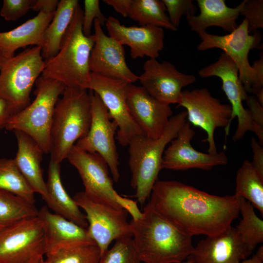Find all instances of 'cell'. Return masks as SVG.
<instances>
[{
	"mask_svg": "<svg viewBox=\"0 0 263 263\" xmlns=\"http://www.w3.org/2000/svg\"><path fill=\"white\" fill-rule=\"evenodd\" d=\"M149 205L191 236L218 235L240 214L239 197L209 194L176 181H157Z\"/></svg>",
	"mask_w": 263,
	"mask_h": 263,
	"instance_id": "6da1fadb",
	"label": "cell"
},
{
	"mask_svg": "<svg viewBox=\"0 0 263 263\" xmlns=\"http://www.w3.org/2000/svg\"><path fill=\"white\" fill-rule=\"evenodd\" d=\"M141 262L181 263L192 253V236L155 210L148 203L142 217L130 223Z\"/></svg>",
	"mask_w": 263,
	"mask_h": 263,
	"instance_id": "7a4b0ae2",
	"label": "cell"
},
{
	"mask_svg": "<svg viewBox=\"0 0 263 263\" xmlns=\"http://www.w3.org/2000/svg\"><path fill=\"white\" fill-rule=\"evenodd\" d=\"M83 10L78 4L63 37L57 54L45 60L42 77L58 81L66 87L88 90L90 80L89 58L94 45L93 35L82 30Z\"/></svg>",
	"mask_w": 263,
	"mask_h": 263,
	"instance_id": "3957f363",
	"label": "cell"
},
{
	"mask_svg": "<svg viewBox=\"0 0 263 263\" xmlns=\"http://www.w3.org/2000/svg\"><path fill=\"white\" fill-rule=\"evenodd\" d=\"M187 121L186 110L171 116L162 135L156 139L144 134L130 142L128 164L131 172V186L135 191L137 201L144 205L162 169V162L167 145L177 135Z\"/></svg>",
	"mask_w": 263,
	"mask_h": 263,
	"instance_id": "277c9868",
	"label": "cell"
},
{
	"mask_svg": "<svg viewBox=\"0 0 263 263\" xmlns=\"http://www.w3.org/2000/svg\"><path fill=\"white\" fill-rule=\"evenodd\" d=\"M54 109L51 131V160L67 158L75 143L88 133L91 123V99L87 89L66 87Z\"/></svg>",
	"mask_w": 263,
	"mask_h": 263,
	"instance_id": "5b68a950",
	"label": "cell"
},
{
	"mask_svg": "<svg viewBox=\"0 0 263 263\" xmlns=\"http://www.w3.org/2000/svg\"><path fill=\"white\" fill-rule=\"evenodd\" d=\"M35 98L25 108L12 115L5 129L19 131L31 137L44 153H50L53 114L59 96L66 86L62 83L39 76L35 82Z\"/></svg>",
	"mask_w": 263,
	"mask_h": 263,
	"instance_id": "8992f818",
	"label": "cell"
},
{
	"mask_svg": "<svg viewBox=\"0 0 263 263\" xmlns=\"http://www.w3.org/2000/svg\"><path fill=\"white\" fill-rule=\"evenodd\" d=\"M45 66L41 47L38 46L0 60V97L8 103L12 115L30 104L33 86Z\"/></svg>",
	"mask_w": 263,
	"mask_h": 263,
	"instance_id": "52a82bcc",
	"label": "cell"
},
{
	"mask_svg": "<svg viewBox=\"0 0 263 263\" xmlns=\"http://www.w3.org/2000/svg\"><path fill=\"white\" fill-rule=\"evenodd\" d=\"M201 42L198 51L219 48L227 54L236 65L239 79L246 93H255L257 88L256 73L249 62L248 54L252 49L261 46L262 36L258 31L250 35L248 23L244 18L232 32L224 36L207 33L198 35Z\"/></svg>",
	"mask_w": 263,
	"mask_h": 263,
	"instance_id": "ba28073f",
	"label": "cell"
},
{
	"mask_svg": "<svg viewBox=\"0 0 263 263\" xmlns=\"http://www.w3.org/2000/svg\"><path fill=\"white\" fill-rule=\"evenodd\" d=\"M46 253L43 223L38 215L0 232V263H37Z\"/></svg>",
	"mask_w": 263,
	"mask_h": 263,
	"instance_id": "9c48e42d",
	"label": "cell"
},
{
	"mask_svg": "<svg viewBox=\"0 0 263 263\" xmlns=\"http://www.w3.org/2000/svg\"><path fill=\"white\" fill-rule=\"evenodd\" d=\"M177 107L186 109L188 122L204 130L207 137L203 141L208 144V153L216 154L214 132L218 128H225V136L229 133L232 108L230 105L222 103L211 95L207 88L182 91Z\"/></svg>",
	"mask_w": 263,
	"mask_h": 263,
	"instance_id": "30bf717a",
	"label": "cell"
},
{
	"mask_svg": "<svg viewBox=\"0 0 263 263\" xmlns=\"http://www.w3.org/2000/svg\"><path fill=\"white\" fill-rule=\"evenodd\" d=\"M73 198L85 212L88 223L87 230L99 248L100 258L112 241L132 236L125 209L93 200L84 191L77 192Z\"/></svg>",
	"mask_w": 263,
	"mask_h": 263,
	"instance_id": "8fae6325",
	"label": "cell"
},
{
	"mask_svg": "<svg viewBox=\"0 0 263 263\" xmlns=\"http://www.w3.org/2000/svg\"><path fill=\"white\" fill-rule=\"evenodd\" d=\"M198 74L203 78L217 76L221 79L222 89L232 108L230 121L236 117L238 118V125L232 137L233 141L240 140L250 131L256 134L259 142L263 144V132L255 126L249 111L243 106V101L246 100L248 95L240 80L238 69L231 58L223 52L216 61L201 69Z\"/></svg>",
	"mask_w": 263,
	"mask_h": 263,
	"instance_id": "7c38bea8",
	"label": "cell"
},
{
	"mask_svg": "<svg viewBox=\"0 0 263 263\" xmlns=\"http://www.w3.org/2000/svg\"><path fill=\"white\" fill-rule=\"evenodd\" d=\"M91 99L92 120L87 134L75 144L90 153H97L106 162L113 179L120 178L118 155L114 135L117 126L110 118L108 111L99 96L89 90Z\"/></svg>",
	"mask_w": 263,
	"mask_h": 263,
	"instance_id": "4fadbf2b",
	"label": "cell"
},
{
	"mask_svg": "<svg viewBox=\"0 0 263 263\" xmlns=\"http://www.w3.org/2000/svg\"><path fill=\"white\" fill-rule=\"evenodd\" d=\"M130 83L91 73L87 88L99 96L110 118L117 125L116 138L123 147L128 146L134 137L144 134L133 120L127 105V93Z\"/></svg>",
	"mask_w": 263,
	"mask_h": 263,
	"instance_id": "5bb4252c",
	"label": "cell"
},
{
	"mask_svg": "<svg viewBox=\"0 0 263 263\" xmlns=\"http://www.w3.org/2000/svg\"><path fill=\"white\" fill-rule=\"evenodd\" d=\"M66 159L77 169L84 187L83 191L88 197L116 208L123 209L117 203L120 195L113 188L109 167L99 154L88 152L75 145Z\"/></svg>",
	"mask_w": 263,
	"mask_h": 263,
	"instance_id": "9a60e30c",
	"label": "cell"
},
{
	"mask_svg": "<svg viewBox=\"0 0 263 263\" xmlns=\"http://www.w3.org/2000/svg\"><path fill=\"white\" fill-rule=\"evenodd\" d=\"M143 73L138 76L142 86L158 101L168 105L180 102L182 89L196 81L192 75L179 71L167 61L150 58L145 62Z\"/></svg>",
	"mask_w": 263,
	"mask_h": 263,
	"instance_id": "2e32d148",
	"label": "cell"
},
{
	"mask_svg": "<svg viewBox=\"0 0 263 263\" xmlns=\"http://www.w3.org/2000/svg\"><path fill=\"white\" fill-rule=\"evenodd\" d=\"M94 45L89 58V70L106 77L133 83L138 80L128 66L123 46L103 32L100 21H94Z\"/></svg>",
	"mask_w": 263,
	"mask_h": 263,
	"instance_id": "e0dca14e",
	"label": "cell"
},
{
	"mask_svg": "<svg viewBox=\"0 0 263 263\" xmlns=\"http://www.w3.org/2000/svg\"><path fill=\"white\" fill-rule=\"evenodd\" d=\"M194 134V131L187 121L177 136L165 150L162 157V169L173 170L199 169L208 170L215 166L227 164V157L223 151L210 154L194 149L191 144Z\"/></svg>",
	"mask_w": 263,
	"mask_h": 263,
	"instance_id": "ac0fdd59",
	"label": "cell"
},
{
	"mask_svg": "<svg viewBox=\"0 0 263 263\" xmlns=\"http://www.w3.org/2000/svg\"><path fill=\"white\" fill-rule=\"evenodd\" d=\"M130 113L143 134L156 139L163 133L172 111L169 106L151 96L142 86L130 83L127 93Z\"/></svg>",
	"mask_w": 263,
	"mask_h": 263,
	"instance_id": "d6986e66",
	"label": "cell"
},
{
	"mask_svg": "<svg viewBox=\"0 0 263 263\" xmlns=\"http://www.w3.org/2000/svg\"><path fill=\"white\" fill-rule=\"evenodd\" d=\"M109 36L130 48L133 59L148 56L156 58L164 48V29L153 26H126L110 16L105 23Z\"/></svg>",
	"mask_w": 263,
	"mask_h": 263,
	"instance_id": "ffe728a7",
	"label": "cell"
},
{
	"mask_svg": "<svg viewBox=\"0 0 263 263\" xmlns=\"http://www.w3.org/2000/svg\"><path fill=\"white\" fill-rule=\"evenodd\" d=\"M251 253L241 240L235 227L200 241L189 256L194 263H239Z\"/></svg>",
	"mask_w": 263,
	"mask_h": 263,
	"instance_id": "44dd1931",
	"label": "cell"
},
{
	"mask_svg": "<svg viewBox=\"0 0 263 263\" xmlns=\"http://www.w3.org/2000/svg\"><path fill=\"white\" fill-rule=\"evenodd\" d=\"M38 216L43 223L46 254L71 246L95 243L89 236L87 228L51 212L48 207L43 206L38 210Z\"/></svg>",
	"mask_w": 263,
	"mask_h": 263,
	"instance_id": "7402d4cb",
	"label": "cell"
},
{
	"mask_svg": "<svg viewBox=\"0 0 263 263\" xmlns=\"http://www.w3.org/2000/svg\"><path fill=\"white\" fill-rule=\"evenodd\" d=\"M54 14L39 11L37 16L17 27L0 32V60L13 57L16 51L20 48L28 45L42 47L44 33Z\"/></svg>",
	"mask_w": 263,
	"mask_h": 263,
	"instance_id": "603a6c76",
	"label": "cell"
},
{
	"mask_svg": "<svg viewBox=\"0 0 263 263\" xmlns=\"http://www.w3.org/2000/svg\"><path fill=\"white\" fill-rule=\"evenodd\" d=\"M13 132L18 145L15 162L34 192L45 200L47 192L41 167L44 152L29 135L19 131Z\"/></svg>",
	"mask_w": 263,
	"mask_h": 263,
	"instance_id": "cb8c5ba5",
	"label": "cell"
},
{
	"mask_svg": "<svg viewBox=\"0 0 263 263\" xmlns=\"http://www.w3.org/2000/svg\"><path fill=\"white\" fill-rule=\"evenodd\" d=\"M197 2L200 14L187 17L191 31L199 35L209 27L216 26L230 33L237 27L236 20L243 2L234 8L228 7L224 0H197Z\"/></svg>",
	"mask_w": 263,
	"mask_h": 263,
	"instance_id": "d4e9b609",
	"label": "cell"
},
{
	"mask_svg": "<svg viewBox=\"0 0 263 263\" xmlns=\"http://www.w3.org/2000/svg\"><path fill=\"white\" fill-rule=\"evenodd\" d=\"M46 185L47 196L44 201L48 207L55 213L87 228L88 223L85 214L81 211L79 207L69 196L62 185L60 163L50 160Z\"/></svg>",
	"mask_w": 263,
	"mask_h": 263,
	"instance_id": "484cf974",
	"label": "cell"
},
{
	"mask_svg": "<svg viewBox=\"0 0 263 263\" xmlns=\"http://www.w3.org/2000/svg\"><path fill=\"white\" fill-rule=\"evenodd\" d=\"M78 4V0L59 1L53 18L44 33L41 55L44 60L53 57L58 52L62 38Z\"/></svg>",
	"mask_w": 263,
	"mask_h": 263,
	"instance_id": "4316f807",
	"label": "cell"
},
{
	"mask_svg": "<svg viewBox=\"0 0 263 263\" xmlns=\"http://www.w3.org/2000/svg\"><path fill=\"white\" fill-rule=\"evenodd\" d=\"M237 197H242L258 209L263 216V176L245 160L237 171L236 190Z\"/></svg>",
	"mask_w": 263,
	"mask_h": 263,
	"instance_id": "83f0119b",
	"label": "cell"
},
{
	"mask_svg": "<svg viewBox=\"0 0 263 263\" xmlns=\"http://www.w3.org/2000/svg\"><path fill=\"white\" fill-rule=\"evenodd\" d=\"M140 26L150 25L175 31L162 0H132L128 14Z\"/></svg>",
	"mask_w": 263,
	"mask_h": 263,
	"instance_id": "f1b7e54d",
	"label": "cell"
},
{
	"mask_svg": "<svg viewBox=\"0 0 263 263\" xmlns=\"http://www.w3.org/2000/svg\"><path fill=\"white\" fill-rule=\"evenodd\" d=\"M238 197L242 218L235 228L241 240L252 253L257 245L263 242V221L256 215L249 202Z\"/></svg>",
	"mask_w": 263,
	"mask_h": 263,
	"instance_id": "f546056e",
	"label": "cell"
},
{
	"mask_svg": "<svg viewBox=\"0 0 263 263\" xmlns=\"http://www.w3.org/2000/svg\"><path fill=\"white\" fill-rule=\"evenodd\" d=\"M38 214L35 204L0 189V232L18 221Z\"/></svg>",
	"mask_w": 263,
	"mask_h": 263,
	"instance_id": "4dcf8cb0",
	"label": "cell"
},
{
	"mask_svg": "<svg viewBox=\"0 0 263 263\" xmlns=\"http://www.w3.org/2000/svg\"><path fill=\"white\" fill-rule=\"evenodd\" d=\"M0 189L35 204V192L14 159L0 158Z\"/></svg>",
	"mask_w": 263,
	"mask_h": 263,
	"instance_id": "1f68e13d",
	"label": "cell"
},
{
	"mask_svg": "<svg viewBox=\"0 0 263 263\" xmlns=\"http://www.w3.org/2000/svg\"><path fill=\"white\" fill-rule=\"evenodd\" d=\"M45 263H98L99 247L95 243L60 248L46 254Z\"/></svg>",
	"mask_w": 263,
	"mask_h": 263,
	"instance_id": "d6a6232c",
	"label": "cell"
},
{
	"mask_svg": "<svg viewBox=\"0 0 263 263\" xmlns=\"http://www.w3.org/2000/svg\"><path fill=\"white\" fill-rule=\"evenodd\" d=\"M132 237L115 240L113 246L101 257L98 263H141Z\"/></svg>",
	"mask_w": 263,
	"mask_h": 263,
	"instance_id": "836d02e7",
	"label": "cell"
},
{
	"mask_svg": "<svg viewBox=\"0 0 263 263\" xmlns=\"http://www.w3.org/2000/svg\"><path fill=\"white\" fill-rule=\"evenodd\" d=\"M168 13L171 23L176 28L179 26L181 17L195 15L197 7L192 0H162Z\"/></svg>",
	"mask_w": 263,
	"mask_h": 263,
	"instance_id": "e575fe53",
	"label": "cell"
},
{
	"mask_svg": "<svg viewBox=\"0 0 263 263\" xmlns=\"http://www.w3.org/2000/svg\"><path fill=\"white\" fill-rule=\"evenodd\" d=\"M240 15L245 17L248 23L249 33L263 28V0H244Z\"/></svg>",
	"mask_w": 263,
	"mask_h": 263,
	"instance_id": "d590c367",
	"label": "cell"
},
{
	"mask_svg": "<svg viewBox=\"0 0 263 263\" xmlns=\"http://www.w3.org/2000/svg\"><path fill=\"white\" fill-rule=\"evenodd\" d=\"M35 0H3L0 15L7 21H15L32 9Z\"/></svg>",
	"mask_w": 263,
	"mask_h": 263,
	"instance_id": "8d00e7d4",
	"label": "cell"
},
{
	"mask_svg": "<svg viewBox=\"0 0 263 263\" xmlns=\"http://www.w3.org/2000/svg\"><path fill=\"white\" fill-rule=\"evenodd\" d=\"M83 10L82 30L86 37L91 35V28L95 19H98L101 25H104L107 19L102 13L98 0H85Z\"/></svg>",
	"mask_w": 263,
	"mask_h": 263,
	"instance_id": "74e56055",
	"label": "cell"
},
{
	"mask_svg": "<svg viewBox=\"0 0 263 263\" xmlns=\"http://www.w3.org/2000/svg\"><path fill=\"white\" fill-rule=\"evenodd\" d=\"M251 118L257 128L263 132V106L254 95H248L246 99Z\"/></svg>",
	"mask_w": 263,
	"mask_h": 263,
	"instance_id": "f35d334b",
	"label": "cell"
},
{
	"mask_svg": "<svg viewBox=\"0 0 263 263\" xmlns=\"http://www.w3.org/2000/svg\"><path fill=\"white\" fill-rule=\"evenodd\" d=\"M252 68L255 71L257 88L255 92L254 96L256 97L260 103L263 106V52L260 54V58L255 60Z\"/></svg>",
	"mask_w": 263,
	"mask_h": 263,
	"instance_id": "ab89813d",
	"label": "cell"
},
{
	"mask_svg": "<svg viewBox=\"0 0 263 263\" xmlns=\"http://www.w3.org/2000/svg\"><path fill=\"white\" fill-rule=\"evenodd\" d=\"M251 147L253 152L252 165L259 174L263 176V148L258 141L252 137Z\"/></svg>",
	"mask_w": 263,
	"mask_h": 263,
	"instance_id": "60d3db41",
	"label": "cell"
},
{
	"mask_svg": "<svg viewBox=\"0 0 263 263\" xmlns=\"http://www.w3.org/2000/svg\"><path fill=\"white\" fill-rule=\"evenodd\" d=\"M59 2L58 0H35L32 9L35 11L54 14Z\"/></svg>",
	"mask_w": 263,
	"mask_h": 263,
	"instance_id": "b9f144b4",
	"label": "cell"
},
{
	"mask_svg": "<svg viewBox=\"0 0 263 263\" xmlns=\"http://www.w3.org/2000/svg\"><path fill=\"white\" fill-rule=\"evenodd\" d=\"M103 1L113 7L123 17H128L132 0H103Z\"/></svg>",
	"mask_w": 263,
	"mask_h": 263,
	"instance_id": "7bdbcfd3",
	"label": "cell"
},
{
	"mask_svg": "<svg viewBox=\"0 0 263 263\" xmlns=\"http://www.w3.org/2000/svg\"><path fill=\"white\" fill-rule=\"evenodd\" d=\"M12 115L8 103L0 97V130L5 128L9 119Z\"/></svg>",
	"mask_w": 263,
	"mask_h": 263,
	"instance_id": "ee69618b",
	"label": "cell"
},
{
	"mask_svg": "<svg viewBox=\"0 0 263 263\" xmlns=\"http://www.w3.org/2000/svg\"><path fill=\"white\" fill-rule=\"evenodd\" d=\"M242 263H263V261L258 258L254 254L251 258L243 260Z\"/></svg>",
	"mask_w": 263,
	"mask_h": 263,
	"instance_id": "f6af8a7d",
	"label": "cell"
},
{
	"mask_svg": "<svg viewBox=\"0 0 263 263\" xmlns=\"http://www.w3.org/2000/svg\"><path fill=\"white\" fill-rule=\"evenodd\" d=\"M255 255L260 259L263 261V246H261L257 250Z\"/></svg>",
	"mask_w": 263,
	"mask_h": 263,
	"instance_id": "bcb514c9",
	"label": "cell"
},
{
	"mask_svg": "<svg viewBox=\"0 0 263 263\" xmlns=\"http://www.w3.org/2000/svg\"><path fill=\"white\" fill-rule=\"evenodd\" d=\"M181 263H194V261L189 257L187 258V261H184Z\"/></svg>",
	"mask_w": 263,
	"mask_h": 263,
	"instance_id": "7dc6e473",
	"label": "cell"
},
{
	"mask_svg": "<svg viewBox=\"0 0 263 263\" xmlns=\"http://www.w3.org/2000/svg\"><path fill=\"white\" fill-rule=\"evenodd\" d=\"M37 263H45V261L44 260L43 258H42Z\"/></svg>",
	"mask_w": 263,
	"mask_h": 263,
	"instance_id": "c3c4849f",
	"label": "cell"
},
{
	"mask_svg": "<svg viewBox=\"0 0 263 263\" xmlns=\"http://www.w3.org/2000/svg\"></svg>",
	"mask_w": 263,
	"mask_h": 263,
	"instance_id": "681fc988",
	"label": "cell"
}]
</instances>
